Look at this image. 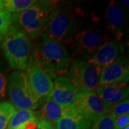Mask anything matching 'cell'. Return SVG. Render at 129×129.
Wrapping results in <instances>:
<instances>
[{"label":"cell","instance_id":"6da1fadb","mask_svg":"<svg viewBox=\"0 0 129 129\" xmlns=\"http://www.w3.org/2000/svg\"><path fill=\"white\" fill-rule=\"evenodd\" d=\"M30 59L50 76L66 71L70 62V56L65 47L44 35L40 36Z\"/></svg>","mask_w":129,"mask_h":129},{"label":"cell","instance_id":"7a4b0ae2","mask_svg":"<svg viewBox=\"0 0 129 129\" xmlns=\"http://www.w3.org/2000/svg\"><path fill=\"white\" fill-rule=\"evenodd\" d=\"M52 2H37L22 12L12 16V27L27 35L29 39H35L42 34L47 22L54 14Z\"/></svg>","mask_w":129,"mask_h":129},{"label":"cell","instance_id":"3957f363","mask_svg":"<svg viewBox=\"0 0 129 129\" xmlns=\"http://www.w3.org/2000/svg\"><path fill=\"white\" fill-rule=\"evenodd\" d=\"M2 48L12 68L18 71L27 69L30 58L31 42L25 33L11 27L5 35Z\"/></svg>","mask_w":129,"mask_h":129},{"label":"cell","instance_id":"277c9868","mask_svg":"<svg viewBox=\"0 0 129 129\" xmlns=\"http://www.w3.org/2000/svg\"><path fill=\"white\" fill-rule=\"evenodd\" d=\"M7 85L10 103L17 111H35L37 108L39 101L32 92L24 73L18 70L13 72L9 76Z\"/></svg>","mask_w":129,"mask_h":129},{"label":"cell","instance_id":"5b68a950","mask_svg":"<svg viewBox=\"0 0 129 129\" xmlns=\"http://www.w3.org/2000/svg\"><path fill=\"white\" fill-rule=\"evenodd\" d=\"M101 68L88 61L78 60L72 64L68 78L79 92H95L99 86Z\"/></svg>","mask_w":129,"mask_h":129},{"label":"cell","instance_id":"8992f818","mask_svg":"<svg viewBox=\"0 0 129 129\" xmlns=\"http://www.w3.org/2000/svg\"><path fill=\"white\" fill-rule=\"evenodd\" d=\"M77 29V21L73 16L65 13L54 12L42 35L59 43L72 41Z\"/></svg>","mask_w":129,"mask_h":129},{"label":"cell","instance_id":"52a82bcc","mask_svg":"<svg viewBox=\"0 0 129 129\" xmlns=\"http://www.w3.org/2000/svg\"><path fill=\"white\" fill-rule=\"evenodd\" d=\"M72 108L87 120L94 122L109 113L105 103L95 92H79L71 105Z\"/></svg>","mask_w":129,"mask_h":129},{"label":"cell","instance_id":"ba28073f","mask_svg":"<svg viewBox=\"0 0 129 129\" xmlns=\"http://www.w3.org/2000/svg\"><path fill=\"white\" fill-rule=\"evenodd\" d=\"M25 74L29 86L38 101L43 102L50 98L53 88V82L51 77L30 58Z\"/></svg>","mask_w":129,"mask_h":129},{"label":"cell","instance_id":"9c48e42d","mask_svg":"<svg viewBox=\"0 0 129 129\" xmlns=\"http://www.w3.org/2000/svg\"><path fill=\"white\" fill-rule=\"evenodd\" d=\"M128 62L124 55H120L113 63L102 69L99 85L128 83Z\"/></svg>","mask_w":129,"mask_h":129},{"label":"cell","instance_id":"30bf717a","mask_svg":"<svg viewBox=\"0 0 129 129\" xmlns=\"http://www.w3.org/2000/svg\"><path fill=\"white\" fill-rule=\"evenodd\" d=\"M104 37L98 31L85 30L76 35L72 40L70 49L75 55H90L103 44Z\"/></svg>","mask_w":129,"mask_h":129},{"label":"cell","instance_id":"8fae6325","mask_svg":"<svg viewBox=\"0 0 129 129\" xmlns=\"http://www.w3.org/2000/svg\"><path fill=\"white\" fill-rule=\"evenodd\" d=\"M123 52V47L120 40H113L103 43L88 61L103 69L113 63Z\"/></svg>","mask_w":129,"mask_h":129},{"label":"cell","instance_id":"7c38bea8","mask_svg":"<svg viewBox=\"0 0 129 129\" xmlns=\"http://www.w3.org/2000/svg\"><path fill=\"white\" fill-rule=\"evenodd\" d=\"M95 92L110 112L115 105L128 98V83L99 85Z\"/></svg>","mask_w":129,"mask_h":129},{"label":"cell","instance_id":"4fadbf2b","mask_svg":"<svg viewBox=\"0 0 129 129\" xmlns=\"http://www.w3.org/2000/svg\"><path fill=\"white\" fill-rule=\"evenodd\" d=\"M78 92V90L68 78L59 77L53 82L50 98L61 106L69 107Z\"/></svg>","mask_w":129,"mask_h":129},{"label":"cell","instance_id":"5bb4252c","mask_svg":"<svg viewBox=\"0 0 129 129\" xmlns=\"http://www.w3.org/2000/svg\"><path fill=\"white\" fill-rule=\"evenodd\" d=\"M106 19L115 40H120L125 24L124 9L118 4L111 2L106 11Z\"/></svg>","mask_w":129,"mask_h":129},{"label":"cell","instance_id":"9a60e30c","mask_svg":"<svg viewBox=\"0 0 129 129\" xmlns=\"http://www.w3.org/2000/svg\"><path fill=\"white\" fill-rule=\"evenodd\" d=\"M92 122L68 107L67 112L53 127L54 129H90Z\"/></svg>","mask_w":129,"mask_h":129},{"label":"cell","instance_id":"2e32d148","mask_svg":"<svg viewBox=\"0 0 129 129\" xmlns=\"http://www.w3.org/2000/svg\"><path fill=\"white\" fill-rule=\"evenodd\" d=\"M40 120H43L52 125H55L60 120V118L65 114L68 107L61 106L53 101L51 98L42 102Z\"/></svg>","mask_w":129,"mask_h":129},{"label":"cell","instance_id":"e0dca14e","mask_svg":"<svg viewBox=\"0 0 129 129\" xmlns=\"http://www.w3.org/2000/svg\"><path fill=\"white\" fill-rule=\"evenodd\" d=\"M4 9L10 13L18 14L31 7L37 1L35 0H3Z\"/></svg>","mask_w":129,"mask_h":129},{"label":"cell","instance_id":"ac0fdd59","mask_svg":"<svg viewBox=\"0 0 129 129\" xmlns=\"http://www.w3.org/2000/svg\"><path fill=\"white\" fill-rule=\"evenodd\" d=\"M17 110L9 102H0V129H7Z\"/></svg>","mask_w":129,"mask_h":129},{"label":"cell","instance_id":"d6986e66","mask_svg":"<svg viewBox=\"0 0 129 129\" xmlns=\"http://www.w3.org/2000/svg\"><path fill=\"white\" fill-rule=\"evenodd\" d=\"M115 118V115L108 113L95 120L90 129H114Z\"/></svg>","mask_w":129,"mask_h":129},{"label":"cell","instance_id":"ffe728a7","mask_svg":"<svg viewBox=\"0 0 129 129\" xmlns=\"http://www.w3.org/2000/svg\"><path fill=\"white\" fill-rule=\"evenodd\" d=\"M12 14L5 9H0V35H5L12 27Z\"/></svg>","mask_w":129,"mask_h":129},{"label":"cell","instance_id":"44dd1931","mask_svg":"<svg viewBox=\"0 0 129 129\" xmlns=\"http://www.w3.org/2000/svg\"><path fill=\"white\" fill-rule=\"evenodd\" d=\"M109 113L113 114V115H115V117L125 115V114H129L128 98L125 99L119 103H118L117 105H115L110 111Z\"/></svg>","mask_w":129,"mask_h":129},{"label":"cell","instance_id":"7402d4cb","mask_svg":"<svg viewBox=\"0 0 129 129\" xmlns=\"http://www.w3.org/2000/svg\"><path fill=\"white\" fill-rule=\"evenodd\" d=\"M129 125V114L115 117L114 120V129H123Z\"/></svg>","mask_w":129,"mask_h":129},{"label":"cell","instance_id":"603a6c76","mask_svg":"<svg viewBox=\"0 0 129 129\" xmlns=\"http://www.w3.org/2000/svg\"><path fill=\"white\" fill-rule=\"evenodd\" d=\"M7 86V79L5 72L0 70V98H3L6 95Z\"/></svg>","mask_w":129,"mask_h":129},{"label":"cell","instance_id":"cb8c5ba5","mask_svg":"<svg viewBox=\"0 0 129 129\" xmlns=\"http://www.w3.org/2000/svg\"><path fill=\"white\" fill-rule=\"evenodd\" d=\"M37 129H54V127L45 120H39Z\"/></svg>","mask_w":129,"mask_h":129},{"label":"cell","instance_id":"d4e9b609","mask_svg":"<svg viewBox=\"0 0 129 129\" xmlns=\"http://www.w3.org/2000/svg\"><path fill=\"white\" fill-rule=\"evenodd\" d=\"M4 9V2L3 0H0V9Z\"/></svg>","mask_w":129,"mask_h":129},{"label":"cell","instance_id":"484cf974","mask_svg":"<svg viewBox=\"0 0 129 129\" xmlns=\"http://www.w3.org/2000/svg\"><path fill=\"white\" fill-rule=\"evenodd\" d=\"M122 4H124L125 7H127V8L128 7V1H121Z\"/></svg>","mask_w":129,"mask_h":129},{"label":"cell","instance_id":"4316f807","mask_svg":"<svg viewBox=\"0 0 129 129\" xmlns=\"http://www.w3.org/2000/svg\"><path fill=\"white\" fill-rule=\"evenodd\" d=\"M2 40H3V36L2 35H0V43H1V42L2 41Z\"/></svg>","mask_w":129,"mask_h":129},{"label":"cell","instance_id":"83f0119b","mask_svg":"<svg viewBox=\"0 0 129 129\" xmlns=\"http://www.w3.org/2000/svg\"><path fill=\"white\" fill-rule=\"evenodd\" d=\"M123 129H129V125L128 126H127V127H125V128H124Z\"/></svg>","mask_w":129,"mask_h":129}]
</instances>
